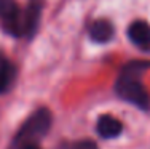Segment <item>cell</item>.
<instances>
[{"instance_id": "cell-1", "label": "cell", "mask_w": 150, "mask_h": 149, "mask_svg": "<svg viewBox=\"0 0 150 149\" xmlns=\"http://www.w3.org/2000/svg\"><path fill=\"white\" fill-rule=\"evenodd\" d=\"M145 67H149L145 63H129L128 66H125L117 80L115 91L121 99L147 111L150 108V95L141 82L142 71Z\"/></svg>"}, {"instance_id": "cell-2", "label": "cell", "mask_w": 150, "mask_h": 149, "mask_svg": "<svg viewBox=\"0 0 150 149\" xmlns=\"http://www.w3.org/2000/svg\"><path fill=\"white\" fill-rule=\"evenodd\" d=\"M51 128V112L48 109H38L32 114L23 127L19 128L15 141H13V149H21L29 144H37L38 140L48 133Z\"/></svg>"}, {"instance_id": "cell-3", "label": "cell", "mask_w": 150, "mask_h": 149, "mask_svg": "<svg viewBox=\"0 0 150 149\" xmlns=\"http://www.w3.org/2000/svg\"><path fill=\"white\" fill-rule=\"evenodd\" d=\"M40 18V6L30 5L27 8H16L3 18V27L15 37H29L35 32Z\"/></svg>"}, {"instance_id": "cell-4", "label": "cell", "mask_w": 150, "mask_h": 149, "mask_svg": "<svg viewBox=\"0 0 150 149\" xmlns=\"http://www.w3.org/2000/svg\"><path fill=\"white\" fill-rule=\"evenodd\" d=\"M128 37L137 48H150V24L145 21H134L128 27Z\"/></svg>"}, {"instance_id": "cell-5", "label": "cell", "mask_w": 150, "mask_h": 149, "mask_svg": "<svg viewBox=\"0 0 150 149\" xmlns=\"http://www.w3.org/2000/svg\"><path fill=\"white\" fill-rule=\"evenodd\" d=\"M96 132L101 138L104 140H112V138H117L118 135L123 132V125L117 117L113 115H101L98 119V123H96Z\"/></svg>"}, {"instance_id": "cell-6", "label": "cell", "mask_w": 150, "mask_h": 149, "mask_svg": "<svg viewBox=\"0 0 150 149\" xmlns=\"http://www.w3.org/2000/svg\"><path fill=\"white\" fill-rule=\"evenodd\" d=\"M115 29L113 24L107 19H96L90 26V37L91 40L98 42V43H107L113 38Z\"/></svg>"}, {"instance_id": "cell-7", "label": "cell", "mask_w": 150, "mask_h": 149, "mask_svg": "<svg viewBox=\"0 0 150 149\" xmlns=\"http://www.w3.org/2000/svg\"><path fill=\"white\" fill-rule=\"evenodd\" d=\"M16 80V67L13 63L6 61H0V95L6 93L11 90L13 83Z\"/></svg>"}, {"instance_id": "cell-8", "label": "cell", "mask_w": 150, "mask_h": 149, "mask_svg": "<svg viewBox=\"0 0 150 149\" xmlns=\"http://www.w3.org/2000/svg\"><path fill=\"white\" fill-rule=\"evenodd\" d=\"M15 8H16L15 0H0V18L3 19V18L8 16Z\"/></svg>"}, {"instance_id": "cell-9", "label": "cell", "mask_w": 150, "mask_h": 149, "mask_svg": "<svg viewBox=\"0 0 150 149\" xmlns=\"http://www.w3.org/2000/svg\"><path fill=\"white\" fill-rule=\"evenodd\" d=\"M69 149H98L96 143H93L90 140H83V141H75L69 146Z\"/></svg>"}, {"instance_id": "cell-10", "label": "cell", "mask_w": 150, "mask_h": 149, "mask_svg": "<svg viewBox=\"0 0 150 149\" xmlns=\"http://www.w3.org/2000/svg\"><path fill=\"white\" fill-rule=\"evenodd\" d=\"M21 149H40L37 146V144H29V146H24V148H21Z\"/></svg>"}]
</instances>
